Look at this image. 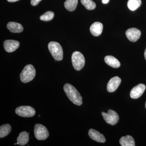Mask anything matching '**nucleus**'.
Instances as JSON below:
<instances>
[{
  "instance_id": "nucleus-1",
  "label": "nucleus",
  "mask_w": 146,
  "mask_h": 146,
  "mask_svg": "<svg viewBox=\"0 0 146 146\" xmlns=\"http://www.w3.org/2000/svg\"><path fill=\"white\" fill-rule=\"evenodd\" d=\"M63 89L68 98L74 104L77 106H80L82 104V97L74 86L70 84H65Z\"/></svg>"
},
{
  "instance_id": "nucleus-2",
  "label": "nucleus",
  "mask_w": 146,
  "mask_h": 146,
  "mask_svg": "<svg viewBox=\"0 0 146 146\" xmlns=\"http://www.w3.org/2000/svg\"><path fill=\"white\" fill-rule=\"evenodd\" d=\"M36 75L35 68L32 65H28L24 68L20 74L22 82L26 83L32 81Z\"/></svg>"
},
{
  "instance_id": "nucleus-3",
  "label": "nucleus",
  "mask_w": 146,
  "mask_h": 146,
  "mask_svg": "<svg viewBox=\"0 0 146 146\" xmlns=\"http://www.w3.org/2000/svg\"><path fill=\"white\" fill-rule=\"evenodd\" d=\"M49 50L56 60L60 61L63 59V50L59 43L57 42H51L48 45Z\"/></svg>"
},
{
  "instance_id": "nucleus-4",
  "label": "nucleus",
  "mask_w": 146,
  "mask_h": 146,
  "mask_svg": "<svg viewBox=\"0 0 146 146\" xmlns=\"http://www.w3.org/2000/svg\"><path fill=\"white\" fill-rule=\"evenodd\" d=\"M72 61L73 67L77 71L80 70L85 65V58L80 52L76 51L73 53Z\"/></svg>"
},
{
  "instance_id": "nucleus-5",
  "label": "nucleus",
  "mask_w": 146,
  "mask_h": 146,
  "mask_svg": "<svg viewBox=\"0 0 146 146\" xmlns=\"http://www.w3.org/2000/svg\"><path fill=\"white\" fill-rule=\"evenodd\" d=\"M35 136L39 141L45 140L49 136L48 131L44 126L40 124H36L34 126Z\"/></svg>"
},
{
  "instance_id": "nucleus-6",
  "label": "nucleus",
  "mask_w": 146,
  "mask_h": 146,
  "mask_svg": "<svg viewBox=\"0 0 146 146\" xmlns=\"http://www.w3.org/2000/svg\"><path fill=\"white\" fill-rule=\"evenodd\" d=\"M16 114L19 116L24 117H31L35 114L34 108L30 106H21L16 108Z\"/></svg>"
},
{
  "instance_id": "nucleus-7",
  "label": "nucleus",
  "mask_w": 146,
  "mask_h": 146,
  "mask_svg": "<svg viewBox=\"0 0 146 146\" xmlns=\"http://www.w3.org/2000/svg\"><path fill=\"white\" fill-rule=\"evenodd\" d=\"M102 114L105 121L110 125H115L119 121V116L117 113L112 110H109L107 113L102 112Z\"/></svg>"
},
{
  "instance_id": "nucleus-8",
  "label": "nucleus",
  "mask_w": 146,
  "mask_h": 146,
  "mask_svg": "<svg viewBox=\"0 0 146 146\" xmlns=\"http://www.w3.org/2000/svg\"><path fill=\"white\" fill-rule=\"evenodd\" d=\"M146 89L145 85L143 84H140L133 87L131 89L130 93L131 98L133 99H136L140 98Z\"/></svg>"
},
{
  "instance_id": "nucleus-9",
  "label": "nucleus",
  "mask_w": 146,
  "mask_h": 146,
  "mask_svg": "<svg viewBox=\"0 0 146 146\" xmlns=\"http://www.w3.org/2000/svg\"><path fill=\"white\" fill-rule=\"evenodd\" d=\"M128 39L131 42H136L140 38L141 32L135 28L128 29L125 33Z\"/></svg>"
},
{
  "instance_id": "nucleus-10",
  "label": "nucleus",
  "mask_w": 146,
  "mask_h": 146,
  "mask_svg": "<svg viewBox=\"0 0 146 146\" xmlns=\"http://www.w3.org/2000/svg\"><path fill=\"white\" fill-rule=\"evenodd\" d=\"M3 46L6 51L8 52H12L15 51L19 48L20 43L16 40H7L4 42Z\"/></svg>"
},
{
  "instance_id": "nucleus-11",
  "label": "nucleus",
  "mask_w": 146,
  "mask_h": 146,
  "mask_svg": "<svg viewBox=\"0 0 146 146\" xmlns=\"http://www.w3.org/2000/svg\"><path fill=\"white\" fill-rule=\"evenodd\" d=\"M121 79L118 76H115L109 80L107 86V89L110 93L115 92L121 84Z\"/></svg>"
},
{
  "instance_id": "nucleus-12",
  "label": "nucleus",
  "mask_w": 146,
  "mask_h": 146,
  "mask_svg": "<svg viewBox=\"0 0 146 146\" xmlns=\"http://www.w3.org/2000/svg\"><path fill=\"white\" fill-rule=\"evenodd\" d=\"M89 136L92 140L99 142V143H104L106 141V138L102 134L100 133L99 131L91 129L89 131Z\"/></svg>"
},
{
  "instance_id": "nucleus-13",
  "label": "nucleus",
  "mask_w": 146,
  "mask_h": 146,
  "mask_svg": "<svg viewBox=\"0 0 146 146\" xmlns=\"http://www.w3.org/2000/svg\"><path fill=\"white\" fill-rule=\"evenodd\" d=\"M103 29V26L100 22H95L92 24L90 28L91 34L95 36H100L102 32Z\"/></svg>"
},
{
  "instance_id": "nucleus-14",
  "label": "nucleus",
  "mask_w": 146,
  "mask_h": 146,
  "mask_svg": "<svg viewBox=\"0 0 146 146\" xmlns=\"http://www.w3.org/2000/svg\"><path fill=\"white\" fill-rule=\"evenodd\" d=\"M7 28L13 33H20L23 31V27L21 24L16 22H11L7 25Z\"/></svg>"
},
{
  "instance_id": "nucleus-15",
  "label": "nucleus",
  "mask_w": 146,
  "mask_h": 146,
  "mask_svg": "<svg viewBox=\"0 0 146 146\" xmlns=\"http://www.w3.org/2000/svg\"><path fill=\"white\" fill-rule=\"evenodd\" d=\"M105 63L113 68H117L120 67V63L115 57L112 56H107L104 58Z\"/></svg>"
},
{
  "instance_id": "nucleus-16",
  "label": "nucleus",
  "mask_w": 146,
  "mask_h": 146,
  "mask_svg": "<svg viewBox=\"0 0 146 146\" xmlns=\"http://www.w3.org/2000/svg\"><path fill=\"white\" fill-rule=\"evenodd\" d=\"M120 145L122 146H135V143L134 139L132 136L127 135L123 136L120 138Z\"/></svg>"
},
{
  "instance_id": "nucleus-17",
  "label": "nucleus",
  "mask_w": 146,
  "mask_h": 146,
  "mask_svg": "<svg viewBox=\"0 0 146 146\" xmlns=\"http://www.w3.org/2000/svg\"><path fill=\"white\" fill-rule=\"evenodd\" d=\"M29 141V133L26 131H23L19 134V136L17 138V144L20 145H25L28 143Z\"/></svg>"
},
{
  "instance_id": "nucleus-18",
  "label": "nucleus",
  "mask_w": 146,
  "mask_h": 146,
  "mask_svg": "<svg viewBox=\"0 0 146 146\" xmlns=\"http://www.w3.org/2000/svg\"><path fill=\"white\" fill-rule=\"evenodd\" d=\"M78 3V0H67L64 3V6L66 9L70 11L75 10Z\"/></svg>"
},
{
  "instance_id": "nucleus-19",
  "label": "nucleus",
  "mask_w": 146,
  "mask_h": 146,
  "mask_svg": "<svg viewBox=\"0 0 146 146\" xmlns=\"http://www.w3.org/2000/svg\"><path fill=\"white\" fill-rule=\"evenodd\" d=\"M11 127L8 124L3 125L0 127V138H3L7 136L10 133Z\"/></svg>"
},
{
  "instance_id": "nucleus-20",
  "label": "nucleus",
  "mask_w": 146,
  "mask_h": 146,
  "mask_svg": "<svg viewBox=\"0 0 146 146\" xmlns=\"http://www.w3.org/2000/svg\"><path fill=\"white\" fill-rule=\"evenodd\" d=\"M141 4V0H129L127 5L128 8L133 11L140 7Z\"/></svg>"
},
{
  "instance_id": "nucleus-21",
  "label": "nucleus",
  "mask_w": 146,
  "mask_h": 146,
  "mask_svg": "<svg viewBox=\"0 0 146 146\" xmlns=\"http://www.w3.org/2000/svg\"><path fill=\"white\" fill-rule=\"evenodd\" d=\"M81 3L87 10H93L96 7V4L92 0H81Z\"/></svg>"
},
{
  "instance_id": "nucleus-22",
  "label": "nucleus",
  "mask_w": 146,
  "mask_h": 146,
  "mask_svg": "<svg viewBox=\"0 0 146 146\" xmlns=\"http://www.w3.org/2000/svg\"><path fill=\"white\" fill-rule=\"evenodd\" d=\"M54 14L53 12L48 11L40 16V19L42 21H51L54 18Z\"/></svg>"
},
{
  "instance_id": "nucleus-23",
  "label": "nucleus",
  "mask_w": 146,
  "mask_h": 146,
  "mask_svg": "<svg viewBox=\"0 0 146 146\" xmlns=\"http://www.w3.org/2000/svg\"><path fill=\"white\" fill-rule=\"evenodd\" d=\"M42 0H31V4L33 6H36L39 4V3Z\"/></svg>"
},
{
  "instance_id": "nucleus-24",
  "label": "nucleus",
  "mask_w": 146,
  "mask_h": 146,
  "mask_svg": "<svg viewBox=\"0 0 146 146\" xmlns=\"http://www.w3.org/2000/svg\"><path fill=\"white\" fill-rule=\"evenodd\" d=\"M110 0H102V3L103 4H107L109 2Z\"/></svg>"
},
{
  "instance_id": "nucleus-25",
  "label": "nucleus",
  "mask_w": 146,
  "mask_h": 146,
  "mask_svg": "<svg viewBox=\"0 0 146 146\" xmlns=\"http://www.w3.org/2000/svg\"><path fill=\"white\" fill-rule=\"evenodd\" d=\"M8 2L11 3L15 2L17 1H19V0H7Z\"/></svg>"
},
{
  "instance_id": "nucleus-26",
  "label": "nucleus",
  "mask_w": 146,
  "mask_h": 146,
  "mask_svg": "<svg viewBox=\"0 0 146 146\" xmlns=\"http://www.w3.org/2000/svg\"><path fill=\"white\" fill-rule=\"evenodd\" d=\"M144 56H145V59L146 60V48L145 51V52H144Z\"/></svg>"
},
{
  "instance_id": "nucleus-27",
  "label": "nucleus",
  "mask_w": 146,
  "mask_h": 146,
  "mask_svg": "<svg viewBox=\"0 0 146 146\" xmlns=\"http://www.w3.org/2000/svg\"><path fill=\"white\" fill-rule=\"evenodd\" d=\"M145 108H146V103H145Z\"/></svg>"
}]
</instances>
